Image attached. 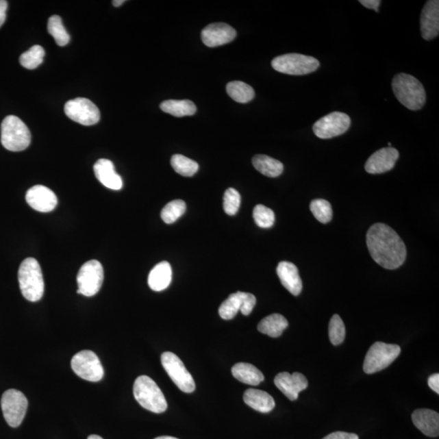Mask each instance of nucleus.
I'll list each match as a JSON object with an SVG mask.
<instances>
[{"label":"nucleus","mask_w":439,"mask_h":439,"mask_svg":"<svg viewBox=\"0 0 439 439\" xmlns=\"http://www.w3.org/2000/svg\"><path fill=\"white\" fill-rule=\"evenodd\" d=\"M366 242L373 260L384 268L393 271L405 262L406 246L399 234L388 225H373L368 230Z\"/></svg>","instance_id":"obj_1"},{"label":"nucleus","mask_w":439,"mask_h":439,"mask_svg":"<svg viewBox=\"0 0 439 439\" xmlns=\"http://www.w3.org/2000/svg\"><path fill=\"white\" fill-rule=\"evenodd\" d=\"M392 89L398 101L412 111L420 110L427 101L423 85L416 77L406 73H399L394 77Z\"/></svg>","instance_id":"obj_2"},{"label":"nucleus","mask_w":439,"mask_h":439,"mask_svg":"<svg viewBox=\"0 0 439 439\" xmlns=\"http://www.w3.org/2000/svg\"><path fill=\"white\" fill-rule=\"evenodd\" d=\"M18 281L21 294L27 301H40L45 294V281L38 260L29 258L21 263L18 271Z\"/></svg>","instance_id":"obj_3"},{"label":"nucleus","mask_w":439,"mask_h":439,"mask_svg":"<svg viewBox=\"0 0 439 439\" xmlns=\"http://www.w3.org/2000/svg\"><path fill=\"white\" fill-rule=\"evenodd\" d=\"M134 395L136 401L145 410L162 414L166 411V399L158 384L151 377L139 376L134 384Z\"/></svg>","instance_id":"obj_4"},{"label":"nucleus","mask_w":439,"mask_h":439,"mask_svg":"<svg viewBox=\"0 0 439 439\" xmlns=\"http://www.w3.org/2000/svg\"><path fill=\"white\" fill-rule=\"evenodd\" d=\"M32 142V134L27 125L19 117L8 116L1 125V143L11 151H24Z\"/></svg>","instance_id":"obj_5"},{"label":"nucleus","mask_w":439,"mask_h":439,"mask_svg":"<svg viewBox=\"0 0 439 439\" xmlns=\"http://www.w3.org/2000/svg\"><path fill=\"white\" fill-rule=\"evenodd\" d=\"M272 67L285 75L302 76L314 73L320 67V62L312 56L290 53L277 56L272 60Z\"/></svg>","instance_id":"obj_6"},{"label":"nucleus","mask_w":439,"mask_h":439,"mask_svg":"<svg viewBox=\"0 0 439 439\" xmlns=\"http://www.w3.org/2000/svg\"><path fill=\"white\" fill-rule=\"evenodd\" d=\"M401 347L377 342L373 344L365 356L363 369L367 375L384 371L390 366L401 354Z\"/></svg>","instance_id":"obj_7"},{"label":"nucleus","mask_w":439,"mask_h":439,"mask_svg":"<svg viewBox=\"0 0 439 439\" xmlns=\"http://www.w3.org/2000/svg\"><path fill=\"white\" fill-rule=\"evenodd\" d=\"M103 277V268L98 260H92L85 263L77 277V294L86 297H94L102 288Z\"/></svg>","instance_id":"obj_8"},{"label":"nucleus","mask_w":439,"mask_h":439,"mask_svg":"<svg viewBox=\"0 0 439 439\" xmlns=\"http://www.w3.org/2000/svg\"><path fill=\"white\" fill-rule=\"evenodd\" d=\"M1 407L4 419L11 427H18L23 423L28 408V401L21 391L10 389L3 393Z\"/></svg>","instance_id":"obj_9"},{"label":"nucleus","mask_w":439,"mask_h":439,"mask_svg":"<svg viewBox=\"0 0 439 439\" xmlns=\"http://www.w3.org/2000/svg\"><path fill=\"white\" fill-rule=\"evenodd\" d=\"M71 367L78 377L89 381H99L104 375L101 360L92 351L78 352L72 359Z\"/></svg>","instance_id":"obj_10"},{"label":"nucleus","mask_w":439,"mask_h":439,"mask_svg":"<svg viewBox=\"0 0 439 439\" xmlns=\"http://www.w3.org/2000/svg\"><path fill=\"white\" fill-rule=\"evenodd\" d=\"M162 363L172 381L185 393H192L195 390L194 378L185 367L184 362L173 352H164Z\"/></svg>","instance_id":"obj_11"},{"label":"nucleus","mask_w":439,"mask_h":439,"mask_svg":"<svg viewBox=\"0 0 439 439\" xmlns=\"http://www.w3.org/2000/svg\"><path fill=\"white\" fill-rule=\"evenodd\" d=\"M64 112L68 118L82 125H94L101 120V112L97 106L86 98L68 101L64 105Z\"/></svg>","instance_id":"obj_12"},{"label":"nucleus","mask_w":439,"mask_h":439,"mask_svg":"<svg viewBox=\"0 0 439 439\" xmlns=\"http://www.w3.org/2000/svg\"><path fill=\"white\" fill-rule=\"evenodd\" d=\"M351 126L350 116L346 113L334 112L319 119L312 126L316 137L329 139L346 133Z\"/></svg>","instance_id":"obj_13"},{"label":"nucleus","mask_w":439,"mask_h":439,"mask_svg":"<svg viewBox=\"0 0 439 439\" xmlns=\"http://www.w3.org/2000/svg\"><path fill=\"white\" fill-rule=\"evenodd\" d=\"M25 199L33 210L40 212L53 211L58 203L53 191L42 185L34 186L30 188L26 193Z\"/></svg>","instance_id":"obj_14"},{"label":"nucleus","mask_w":439,"mask_h":439,"mask_svg":"<svg viewBox=\"0 0 439 439\" xmlns=\"http://www.w3.org/2000/svg\"><path fill=\"white\" fill-rule=\"evenodd\" d=\"M399 151L394 147H384L373 153L365 164V171L371 175H380L391 171L399 159Z\"/></svg>","instance_id":"obj_15"},{"label":"nucleus","mask_w":439,"mask_h":439,"mask_svg":"<svg viewBox=\"0 0 439 439\" xmlns=\"http://www.w3.org/2000/svg\"><path fill=\"white\" fill-rule=\"evenodd\" d=\"M275 384L291 401H297L299 394L306 390L308 386L306 377L301 373H294L293 375L288 372L278 373L275 378Z\"/></svg>","instance_id":"obj_16"},{"label":"nucleus","mask_w":439,"mask_h":439,"mask_svg":"<svg viewBox=\"0 0 439 439\" xmlns=\"http://www.w3.org/2000/svg\"><path fill=\"white\" fill-rule=\"evenodd\" d=\"M237 33L231 26L225 23H214L203 29V42L208 47L227 45L236 38Z\"/></svg>","instance_id":"obj_17"},{"label":"nucleus","mask_w":439,"mask_h":439,"mask_svg":"<svg viewBox=\"0 0 439 439\" xmlns=\"http://www.w3.org/2000/svg\"><path fill=\"white\" fill-rule=\"evenodd\" d=\"M421 36L425 40H432L439 34V1L429 0L425 6L421 16Z\"/></svg>","instance_id":"obj_18"},{"label":"nucleus","mask_w":439,"mask_h":439,"mask_svg":"<svg viewBox=\"0 0 439 439\" xmlns=\"http://www.w3.org/2000/svg\"><path fill=\"white\" fill-rule=\"evenodd\" d=\"M278 277L282 286L290 294L298 297L303 289V282L299 276L298 268L293 263L282 262L278 264L277 268Z\"/></svg>","instance_id":"obj_19"},{"label":"nucleus","mask_w":439,"mask_h":439,"mask_svg":"<svg viewBox=\"0 0 439 439\" xmlns=\"http://www.w3.org/2000/svg\"><path fill=\"white\" fill-rule=\"evenodd\" d=\"M95 175L97 179L107 188L119 190L123 188V181L115 171L114 164L110 160H99L94 165Z\"/></svg>","instance_id":"obj_20"},{"label":"nucleus","mask_w":439,"mask_h":439,"mask_svg":"<svg viewBox=\"0 0 439 439\" xmlns=\"http://www.w3.org/2000/svg\"><path fill=\"white\" fill-rule=\"evenodd\" d=\"M415 427L428 437H438L439 434V414L430 410H417L412 415Z\"/></svg>","instance_id":"obj_21"},{"label":"nucleus","mask_w":439,"mask_h":439,"mask_svg":"<svg viewBox=\"0 0 439 439\" xmlns=\"http://www.w3.org/2000/svg\"><path fill=\"white\" fill-rule=\"evenodd\" d=\"M243 401L247 405L263 414H267L275 407V399L271 394L262 390H247L243 394Z\"/></svg>","instance_id":"obj_22"},{"label":"nucleus","mask_w":439,"mask_h":439,"mask_svg":"<svg viewBox=\"0 0 439 439\" xmlns=\"http://www.w3.org/2000/svg\"><path fill=\"white\" fill-rule=\"evenodd\" d=\"M172 281L171 265L166 262L156 264L149 276V285L152 290L162 291L171 285Z\"/></svg>","instance_id":"obj_23"},{"label":"nucleus","mask_w":439,"mask_h":439,"mask_svg":"<svg viewBox=\"0 0 439 439\" xmlns=\"http://www.w3.org/2000/svg\"><path fill=\"white\" fill-rule=\"evenodd\" d=\"M232 375L242 384L258 386L264 380V376L254 365L249 363H238L232 368Z\"/></svg>","instance_id":"obj_24"},{"label":"nucleus","mask_w":439,"mask_h":439,"mask_svg":"<svg viewBox=\"0 0 439 439\" xmlns=\"http://www.w3.org/2000/svg\"><path fill=\"white\" fill-rule=\"evenodd\" d=\"M288 327V320L281 314H275L264 317L259 323L258 329L260 333L269 337L277 338L281 336Z\"/></svg>","instance_id":"obj_25"},{"label":"nucleus","mask_w":439,"mask_h":439,"mask_svg":"<svg viewBox=\"0 0 439 439\" xmlns=\"http://www.w3.org/2000/svg\"><path fill=\"white\" fill-rule=\"evenodd\" d=\"M252 164L256 171L268 177L280 176L284 171V164L279 160L265 155H255L252 159Z\"/></svg>","instance_id":"obj_26"},{"label":"nucleus","mask_w":439,"mask_h":439,"mask_svg":"<svg viewBox=\"0 0 439 439\" xmlns=\"http://www.w3.org/2000/svg\"><path fill=\"white\" fill-rule=\"evenodd\" d=\"M160 108L168 114L177 117L193 116L197 110L195 104L188 99H184V101L169 99L160 104Z\"/></svg>","instance_id":"obj_27"},{"label":"nucleus","mask_w":439,"mask_h":439,"mask_svg":"<svg viewBox=\"0 0 439 439\" xmlns=\"http://www.w3.org/2000/svg\"><path fill=\"white\" fill-rule=\"evenodd\" d=\"M229 97L241 103H249L255 97V90L249 84L240 81H230L226 86Z\"/></svg>","instance_id":"obj_28"},{"label":"nucleus","mask_w":439,"mask_h":439,"mask_svg":"<svg viewBox=\"0 0 439 439\" xmlns=\"http://www.w3.org/2000/svg\"><path fill=\"white\" fill-rule=\"evenodd\" d=\"M47 30L58 45L64 47L71 41V36L65 29L62 18L58 15L51 16L47 24Z\"/></svg>","instance_id":"obj_29"},{"label":"nucleus","mask_w":439,"mask_h":439,"mask_svg":"<svg viewBox=\"0 0 439 439\" xmlns=\"http://www.w3.org/2000/svg\"><path fill=\"white\" fill-rule=\"evenodd\" d=\"M171 165L178 175L184 177H192L199 171L197 162L182 155H173Z\"/></svg>","instance_id":"obj_30"},{"label":"nucleus","mask_w":439,"mask_h":439,"mask_svg":"<svg viewBox=\"0 0 439 439\" xmlns=\"http://www.w3.org/2000/svg\"><path fill=\"white\" fill-rule=\"evenodd\" d=\"M241 308V291L229 295L221 303L219 308V315L224 320H231Z\"/></svg>","instance_id":"obj_31"},{"label":"nucleus","mask_w":439,"mask_h":439,"mask_svg":"<svg viewBox=\"0 0 439 439\" xmlns=\"http://www.w3.org/2000/svg\"><path fill=\"white\" fill-rule=\"evenodd\" d=\"M45 55V51L43 47L34 45L21 55L20 63L25 68L34 69L43 62Z\"/></svg>","instance_id":"obj_32"},{"label":"nucleus","mask_w":439,"mask_h":439,"mask_svg":"<svg viewBox=\"0 0 439 439\" xmlns=\"http://www.w3.org/2000/svg\"><path fill=\"white\" fill-rule=\"evenodd\" d=\"M310 210L315 218L323 224L329 223L332 220L333 210L331 204L323 199H317L310 203Z\"/></svg>","instance_id":"obj_33"},{"label":"nucleus","mask_w":439,"mask_h":439,"mask_svg":"<svg viewBox=\"0 0 439 439\" xmlns=\"http://www.w3.org/2000/svg\"><path fill=\"white\" fill-rule=\"evenodd\" d=\"M186 210V203L181 199L169 202L164 206L162 211V218L164 223L173 224L185 214Z\"/></svg>","instance_id":"obj_34"},{"label":"nucleus","mask_w":439,"mask_h":439,"mask_svg":"<svg viewBox=\"0 0 439 439\" xmlns=\"http://www.w3.org/2000/svg\"><path fill=\"white\" fill-rule=\"evenodd\" d=\"M346 336L345 325L341 317L336 314L330 319L329 325V340L334 346L340 345Z\"/></svg>","instance_id":"obj_35"},{"label":"nucleus","mask_w":439,"mask_h":439,"mask_svg":"<svg viewBox=\"0 0 439 439\" xmlns=\"http://www.w3.org/2000/svg\"><path fill=\"white\" fill-rule=\"evenodd\" d=\"M253 218L260 228H271L275 223V212L271 208L258 204L253 210Z\"/></svg>","instance_id":"obj_36"},{"label":"nucleus","mask_w":439,"mask_h":439,"mask_svg":"<svg viewBox=\"0 0 439 439\" xmlns=\"http://www.w3.org/2000/svg\"><path fill=\"white\" fill-rule=\"evenodd\" d=\"M241 197L236 189L229 188L224 195L223 208L226 214L236 215L240 208Z\"/></svg>","instance_id":"obj_37"},{"label":"nucleus","mask_w":439,"mask_h":439,"mask_svg":"<svg viewBox=\"0 0 439 439\" xmlns=\"http://www.w3.org/2000/svg\"><path fill=\"white\" fill-rule=\"evenodd\" d=\"M256 303V299L254 294L246 292H241V308L240 311L244 316L251 314Z\"/></svg>","instance_id":"obj_38"},{"label":"nucleus","mask_w":439,"mask_h":439,"mask_svg":"<svg viewBox=\"0 0 439 439\" xmlns=\"http://www.w3.org/2000/svg\"><path fill=\"white\" fill-rule=\"evenodd\" d=\"M323 439H359V437L355 434L338 431L329 434Z\"/></svg>","instance_id":"obj_39"},{"label":"nucleus","mask_w":439,"mask_h":439,"mask_svg":"<svg viewBox=\"0 0 439 439\" xmlns=\"http://www.w3.org/2000/svg\"><path fill=\"white\" fill-rule=\"evenodd\" d=\"M428 385L430 388H431L434 392L439 394V375L438 373H434L431 376H429L428 379Z\"/></svg>","instance_id":"obj_40"},{"label":"nucleus","mask_w":439,"mask_h":439,"mask_svg":"<svg viewBox=\"0 0 439 439\" xmlns=\"http://www.w3.org/2000/svg\"><path fill=\"white\" fill-rule=\"evenodd\" d=\"M359 3H362L365 8H368V10H373L378 12V8H379L381 2L380 0H360Z\"/></svg>","instance_id":"obj_41"},{"label":"nucleus","mask_w":439,"mask_h":439,"mask_svg":"<svg viewBox=\"0 0 439 439\" xmlns=\"http://www.w3.org/2000/svg\"><path fill=\"white\" fill-rule=\"evenodd\" d=\"M8 10V2L5 0H0V27L6 20V12Z\"/></svg>","instance_id":"obj_42"},{"label":"nucleus","mask_w":439,"mask_h":439,"mask_svg":"<svg viewBox=\"0 0 439 439\" xmlns=\"http://www.w3.org/2000/svg\"><path fill=\"white\" fill-rule=\"evenodd\" d=\"M124 0H114V1H112L113 6L115 7H120L123 5V4L125 3Z\"/></svg>","instance_id":"obj_43"},{"label":"nucleus","mask_w":439,"mask_h":439,"mask_svg":"<svg viewBox=\"0 0 439 439\" xmlns=\"http://www.w3.org/2000/svg\"><path fill=\"white\" fill-rule=\"evenodd\" d=\"M88 439H103L101 436H97V434H92V436H90Z\"/></svg>","instance_id":"obj_44"},{"label":"nucleus","mask_w":439,"mask_h":439,"mask_svg":"<svg viewBox=\"0 0 439 439\" xmlns=\"http://www.w3.org/2000/svg\"><path fill=\"white\" fill-rule=\"evenodd\" d=\"M155 439H178V438L175 437H171V436H160Z\"/></svg>","instance_id":"obj_45"},{"label":"nucleus","mask_w":439,"mask_h":439,"mask_svg":"<svg viewBox=\"0 0 439 439\" xmlns=\"http://www.w3.org/2000/svg\"><path fill=\"white\" fill-rule=\"evenodd\" d=\"M391 145H391V142H388V146H389V147H391Z\"/></svg>","instance_id":"obj_46"}]
</instances>
